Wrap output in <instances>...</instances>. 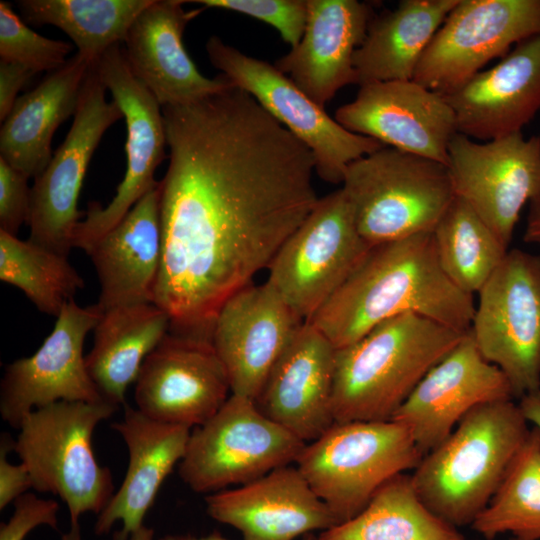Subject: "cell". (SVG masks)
<instances>
[{"label":"cell","mask_w":540,"mask_h":540,"mask_svg":"<svg viewBox=\"0 0 540 540\" xmlns=\"http://www.w3.org/2000/svg\"><path fill=\"white\" fill-rule=\"evenodd\" d=\"M29 177L0 157V231L16 236L28 222L31 207Z\"/></svg>","instance_id":"obj_38"},{"label":"cell","mask_w":540,"mask_h":540,"mask_svg":"<svg viewBox=\"0 0 540 540\" xmlns=\"http://www.w3.org/2000/svg\"><path fill=\"white\" fill-rule=\"evenodd\" d=\"M530 429L518 403L472 409L410 474L421 501L455 528L472 525L487 506Z\"/></svg>","instance_id":"obj_4"},{"label":"cell","mask_w":540,"mask_h":540,"mask_svg":"<svg viewBox=\"0 0 540 540\" xmlns=\"http://www.w3.org/2000/svg\"><path fill=\"white\" fill-rule=\"evenodd\" d=\"M304 323L267 282L229 297L213 323L212 346L231 389L256 400L271 369Z\"/></svg>","instance_id":"obj_20"},{"label":"cell","mask_w":540,"mask_h":540,"mask_svg":"<svg viewBox=\"0 0 540 540\" xmlns=\"http://www.w3.org/2000/svg\"><path fill=\"white\" fill-rule=\"evenodd\" d=\"M111 428L126 444L128 467L118 490L98 514L94 531L105 534L120 521L122 528L114 540H128L143 526L162 484L183 459L191 428L151 419L128 404Z\"/></svg>","instance_id":"obj_26"},{"label":"cell","mask_w":540,"mask_h":540,"mask_svg":"<svg viewBox=\"0 0 540 540\" xmlns=\"http://www.w3.org/2000/svg\"><path fill=\"white\" fill-rule=\"evenodd\" d=\"M159 540H228L217 532L205 536H194L191 534H170L161 537Z\"/></svg>","instance_id":"obj_43"},{"label":"cell","mask_w":540,"mask_h":540,"mask_svg":"<svg viewBox=\"0 0 540 540\" xmlns=\"http://www.w3.org/2000/svg\"><path fill=\"white\" fill-rule=\"evenodd\" d=\"M335 120L350 132L448 166V147L458 133L453 109L443 95L413 80L360 86Z\"/></svg>","instance_id":"obj_19"},{"label":"cell","mask_w":540,"mask_h":540,"mask_svg":"<svg viewBox=\"0 0 540 540\" xmlns=\"http://www.w3.org/2000/svg\"><path fill=\"white\" fill-rule=\"evenodd\" d=\"M470 332L514 398L540 389V255L513 249L479 290Z\"/></svg>","instance_id":"obj_11"},{"label":"cell","mask_w":540,"mask_h":540,"mask_svg":"<svg viewBox=\"0 0 540 540\" xmlns=\"http://www.w3.org/2000/svg\"><path fill=\"white\" fill-rule=\"evenodd\" d=\"M443 96L458 132L469 138L486 142L521 132L540 109V34Z\"/></svg>","instance_id":"obj_24"},{"label":"cell","mask_w":540,"mask_h":540,"mask_svg":"<svg viewBox=\"0 0 540 540\" xmlns=\"http://www.w3.org/2000/svg\"><path fill=\"white\" fill-rule=\"evenodd\" d=\"M307 21L299 43L274 65L321 107L354 84L353 56L372 19L356 0H307Z\"/></svg>","instance_id":"obj_25"},{"label":"cell","mask_w":540,"mask_h":540,"mask_svg":"<svg viewBox=\"0 0 540 540\" xmlns=\"http://www.w3.org/2000/svg\"><path fill=\"white\" fill-rule=\"evenodd\" d=\"M162 114L169 164L153 304L170 333L210 342L221 306L269 267L319 200L315 161L234 85Z\"/></svg>","instance_id":"obj_1"},{"label":"cell","mask_w":540,"mask_h":540,"mask_svg":"<svg viewBox=\"0 0 540 540\" xmlns=\"http://www.w3.org/2000/svg\"><path fill=\"white\" fill-rule=\"evenodd\" d=\"M72 49L68 42L36 33L15 13L11 4L0 1V60L19 63L36 74L50 73L67 62Z\"/></svg>","instance_id":"obj_36"},{"label":"cell","mask_w":540,"mask_h":540,"mask_svg":"<svg viewBox=\"0 0 540 540\" xmlns=\"http://www.w3.org/2000/svg\"><path fill=\"white\" fill-rule=\"evenodd\" d=\"M342 189L370 246L433 232L455 197L448 166L389 146L353 161Z\"/></svg>","instance_id":"obj_6"},{"label":"cell","mask_w":540,"mask_h":540,"mask_svg":"<svg viewBox=\"0 0 540 540\" xmlns=\"http://www.w3.org/2000/svg\"><path fill=\"white\" fill-rule=\"evenodd\" d=\"M471 527L486 540H540V431L533 427Z\"/></svg>","instance_id":"obj_34"},{"label":"cell","mask_w":540,"mask_h":540,"mask_svg":"<svg viewBox=\"0 0 540 540\" xmlns=\"http://www.w3.org/2000/svg\"><path fill=\"white\" fill-rule=\"evenodd\" d=\"M315 539H316V537H314L312 535V533L305 535L304 538H303V540H315Z\"/></svg>","instance_id":"obj_46"},{"label":"cell","mask_w":540,"mask_h":540,"mask_svg":"<svg viewBox=\"0 0 540 540\" xmlns=\"http://www.w3.org/2000/svg\"><path fill=\"white\" fill-rule=\"evenodd\" d=\"M152 0H21L19 10L33 25L49 24L64 31L78 54L91 64L124 42L136 17Z\"/></svg>","instance_id":"obj_32"},{"label":"cell","mask_w":540,"mask_h":540,"mask_svg":"<svg viewBox=\"0 0 540 540\" xmlns=\"http://www.w3.org/2000/svg\"><path fill=\"white\" fill-rule=\"evenodd\" d=\"M432 233L444 272L460 290L472 296L508 251L474 209L456 195Z\"/></svg>","instance_id":"obj_33"},{"label":"cell","mask_w":540,"mask_h":540,"mask_svg":"<svg viewBox=\"0 0 540 540\" xmlns=\"http://www.w3.org/2000/svg\"><path fill=\"white\" fill-rule=\"evenodd\" d=\"M410 431L389 421L334 422L306 443L296 466L337 524L360 511L390 479L423 458Z\"/></svg>","instance_id":"obj_7"},{"label":"cell","mask_w":540,"mask_h":540,"mask_svg":"<svg viewBox=\"0 0 540 540\" xmlns=\"http://www.w3.org/2000/svg\"><path fill=\"white\" fill-rule=\"evenodd\" d=\"M540 34V0H458L423 52L413 81L441 95L512 45Z\"/></svg>","instance_id":"obj_12"},{"label":"cell","mask_w":540,"mask_h":540,"mask_svg":"<svg viewBox=\"0 0 540 540\" xmlns=\"http://www.w3.org/2000/svg\"><path fill=\"white\" fill-rule=\"evenodd\" d=\"M86 253L98 276L102 312L153 303L162 255L159 181Z\"/></svg>","instance_id":"obj_27"},{"label":"cell","mask_w":540,"mask_h":540,"mask_svg":"<svg viewBox=\"0 0 540 540\" xmlns=\"http://www.w3.org/2000/svg\"><path fill=\"white\" fill-rule=\"evenodd\" d=\"M231 395L209 341L168 332L146 357L135 382L136 408L151 419L197 427Z\"/></svg>","instance_id":"obj_17"},{"label":"cell","mask_w":540,"mask_h":540,"mask_svg":"<svg viewBox=\"0 0 540 540\" xmlns=\"http://www.w3.org/2000/svg\"><path fill=\"white\" fill-rule=\"evenodd\" d=\"M205 503L212 519L237 529L243 540H295L337 525L296 465L207 494Z\"/></svg>","instance_id":"obj_21"},{"label":"cell","mask_w":540,"mask_h":540,"mask_svg":"<svg viewBox=\"0 0 540 540\" xmlns=\"http://www.w3.org/2000/svg\"><path fill=\"white\" fill-rule=\"evenodd\" d=\"M168 314L153 303L103 312L85 356L88 373L102 397L119 406L136 382L146 357L169 332Z\"/></svg>","instance_id":"obj_30"},{"label":"cell","mask_w":540,"mask_h":540,"mask_svg":"<svg viewBox=\"0 0 540 540\" xmlns=\"http://www.w3.org/2000/svg\"><path fill=\"white\" fill-rule=\"evenodd\" d=\"M315 540H474L435 515L415 492L410 474L386 482L353 518Z\"/></svg>","instance_id":"obj_31"},{"label":"cell","mask_w":540,"mask_h":540,"mask_svg":"<svg viewBox=\"0 0 540 540\" xmlns=\"http://www.w3.org/2000/svg\"><path fill=\"white\" fill-rule=\"evenodd\" d=\"M181 0H152L136 17L124 40L131 72L161 107L185 105L227 89L222 74L207 78L188 55L183 32L205 8L185 10Z\"/></svg>","instance_id":"obj_22"},{"label":"cell","mask_w":540,"mask_h":540,"mask_svg":"<svg viewBox=\"0 0 540 540\" xmlns=\"http://www.w3.org/2000/svg\"><path fill=\"white\" fill-rule=\"evenodd\" d=\"M102 314L97 304L82 307L69 301L38 350L6 366L0 384V414L6 423L18 429L30 412L59 401L105 400L83 355L85 338Z\"/></svg>","instance_id":"obj_16"},{"label":"cell","mask_w":540,"mask_h":540,"mask_svg":"<svg viewBox=\"0 0 540 540\" xmlns=\"http://www.w3.org/2000/svg\"><path fill=\"white\" fill-rule=\"evenodd\" d=\"M448 156L455 195L508 247L522 208L540 197V138L516 132L476 142L458 132Z\"/></svg>","instance_id":"obj_14"},{"label":"cell","mask_w":540,"mask_h":540,"mask_svg":"<svg viewBox=\"0 0 540 540\" xmlns=\"http://www.w3.org/2000/svg\"><path fill=\"white\" fill-rule=\"evenodd\" d=\"M305 445L265 416L254 400L231 394L191 431L178 474L194 492L211 494L295 463Z\"/></svg>","instance_id":"obj_8"},{"label":"cell","mask_w":540,"mask_h":540,"mask_svg":"<svg viewBox=\"0 0 540 540\" xmlns=\"http://www.w3.org/2000/svg\"><path fill=\"white\" fill-rule=\"evenodd\" d=\"M93 64L76 53L31 91L17 98L0 130V157L29 178L52 158L56 129L76 113L81 90Z\"/></svg>","instance_id":"obj_28"},{"label":"cell","mask_w":540,"mask_h":540,"mask_svg":"<svg viewBox=\"0 0 540 540\" xmlns=\"http://www.w3.org/2000/svg\"><path fill=\"white\" fill-rule=\"evenodd\" d=\"M205 48L211 64L232 85L249 93L309 148L315 173L323 181L342 183L353 161L386 146L344 128L274 64L246 55L215 35Z\"/></svg>","instance_id":"obj_10"},{"label":"cell","mask_w":540,"mask_h":540,"mask_svg":"<svg viewBox=\"0 0 540 540\" xmlns=\"http://www.w3.org/2000/svg\"><path fill=\"white\" fill-rule=\"evenodd\" d=\"M518 405L527 422L540 431V389L522 396Z\"/></svg>","instance_id":"obj_41"},{"label":"cell","mask_w":540,"mask_h":540,"mask_svg":"<svg viewBox=\"0 0 540 540\" xmlns=\"http://www.w3.org/2000/svg\"><path fill=\"white\" fill-rule=\"evenodd\" d=\"M511 540H513V539H511Z\"/></svg>","instance_id":"obj_47"},{"label":"cell","mask_w":540,"mask_h":540,"mask_svg":"<svg viewBox=\"0 0 540 540\" xmlns=\"http://www.w3.org/2000/svg\"><path fill=\"white\" fill-rule=\"evenodd\" d=\"M474 312L473 296L460 290L444 272L430 232L372 246L307 323L339 349L406 313L468 332Z\"/></svg>","instance_id":"obj_2"},{"label":"cell","mask_w":540,"mask_h":540,"mask_svg":"<svg viewBox=\"0 0 540 540\" xmlns=\"http://www.w3.org/2000/svg\"><path fill=\"white\" fill-rule=\"evenodd\" d=\"M336 348L304 322L271 369L255 403L268 418L305 443L334 424Z\"/></svg>","instance_id":"obj_23"},{"label":"cell","mask_w":540,"mask_h":540,"mask_svg":"<svg viewBox=\"0 0 540 540\" xmlns=\"http://www.w3.org/2000/svg\"><path fill=\"white\" fill-rule=\"evenodd\" d=\"M204 8L241 13L274 27L292 48L302 38L307 21V0H198Z\"/></svg>","instance_id":"obj_37"},{"label":"cell","mask_w":540,"mask_h":540,"mask_svg":"<svg viewBox=\"0 0 540 540\" xmlns=\"http://www.w3.org/2000/svg\"><path fill=\"white\" fill-rule=\"evenodd\" d=\"M513 399L508 379L482 356L468 331L426 373L391 420L410 431L425 455L475 407Z\"/></svg>","instance_id":"obj_18"},{"label":"cell","mask_w":540,"mask_h":540,"mask_svg":"<svg viewBox=\"0 0 540 540\" xmlns=\"http://www.w3.org/2000/svg\"><path fill=\"white\" fill-rule=\"evenodd\" d=\"M0 279L20 289L39 311L55 317L85 286L68 256L3 231Z\"/></svg>","instance_id":"obj_35"},{"label":"cell","mask_w":540,"mask_h":540,"mask_svg":"<svg viewBox=\"0 0 540 540\" xmlns=\"http://www.w3.org/2000/svg\"><path fill=\"white\" fill-rule=\"evenodd\" d=\"M36 73L16 62L0 60V120L3 122L11 112L17 93Z\"/></svg>","instance_id":"obj_40"},{"label":"cell","mask_w":540,"mask_h":540,"mask_svg":"<svg viewBox=\"0 0 540 540\" xmlns=\"http://www.w3.org/2000/svg\"><path fill=\"white\" fill-rule=\"evenodd\" d=\"M93 64L84 81L73 123L49 164L34 178L28 240L68 256L82 213L78 199L90 160L106 130L123 114L105 97Z\"/></svg>","instance_id":"obj_13"},{"label":"cell","mask_w":540,"mask_h":540,"mask_svg":"<svg viewBox=\"0 0 540 540\" xmlns=\"http://www.w3.org/2000/svg\"><path fill=\"white\" fill-rule=\"evenodd\" d=\"M117 409L106 400L59 401L33 410L18 427L14 451L32 488L60 497L71 525L83 514H99L114 494L111 471L97 461L92 440L98 424Z\"/></svg>","instance_id":"obj_5"},{"label":"cell","mask_w":540,"mask_h":540,"mask_svg":"<svg viewBox=\"0 0 540 540\" xmlns=\"http://www.w3.org/2000/svg\"><path fill=\"white\" fill-rule=\"evenodd\" d=\"M466 333L406 313L336 349L334 421L391 420L426 373Z\"/></svg>","instance_id":"obj_3"},{"label":"cell","mask_w":540,"mask_h":540,"mask_svg":"<svg viewBox=\"0 0 540 540\" xmlns=\"http://www.w3.org/2000/svg\"><path fill=\"white\" fill-rule=\"evenodd\" d=\"M95 65L126 122L127 167L107 206L89 204L85 219L77 224L73 246L85 252L157 185L154 173L166 158L167 146L162 107L131 72L121 44L108 49Z\"/></svg>","instance_id":"obj_15"},{"label":"cell","mask_w":540,"mask_h":540,"mask_svg":"<svg viewBox=\"0 0 540 540\" xmlns=\"http://www.w3.org/2000/svg\"><path fill=\"white\" fill-rule=\"evenodd\" d=\"M524 241L540 246V197L531 202L524 232Z\"/></svg>","instance_id":"obj_42"},{"label":"cell","mask_w":540,"mask_h":540,"mask_svg":"<svg viewBox=\"0 0 540 540\" xmlns=\"http://www.w3.org/2000/svg\"><path fill=\"white\" fill-rule=\"evenodd\" d=\"M14 441L7 433L0 440V510L14 503L20 496L32 488V481L27 467L20 462L12 464L8 454L14 450Z\"/></svg>","instance_id":"obj_39"},{"label":"cell","mask_w":540,"mask_h":540,"mask_svg":"<svg viewBox=\"0 0 540 540\" xmlns=\"http://www.w3.org/2000/svg\"><path fill=\"white\" fill-rule=\"evenodd\" d=\"M458 0H403L372 18L353 56L359 86L412 80L419 60Z\"/></svg>","instance_id":"obj_29"},{"label":"cell","mask_w":540,"mask_h":540,"mask_svg":"<svg viewBox=\"0 0 540 540\" xmlns=\"http://www.w3.org/2000/svg\"><path fill=\"white\" fill-rule=\"evenodd\" d=\"M61 540H83L78 525H71L69 532L62 535Z\"/></svg>","instance_id":"obj_45"},{"label":"cell","mask_w":540,"mask_h":540,"mask_svg":"<svg viewBox=\"0 0 540 540\" xmlns=\"http://www.w3.org/2000/svg\"><path fill=\"white\" fill-rule=\"evenodd\" d=\"M153 538L154 530L143 525L138 531L130 535L128 540H153Z\"/></svg>","instance_id":"obj_44"},{"label":"cell","mask_w":540,"mask_h":540,"mask_svg":"<svg viewBox=\"0 0 540 540\" xmlns=\"http://www.w3.org/2000/svg\"><path fill=\"white\" fill-rule=\"evenodd\" d=\"M370 246L360 235L344 190L319 198L283 243L268 269L267 283L308 322L363 261Z\"/></svg>","instance_id":"obj_9"}]
</instances>
